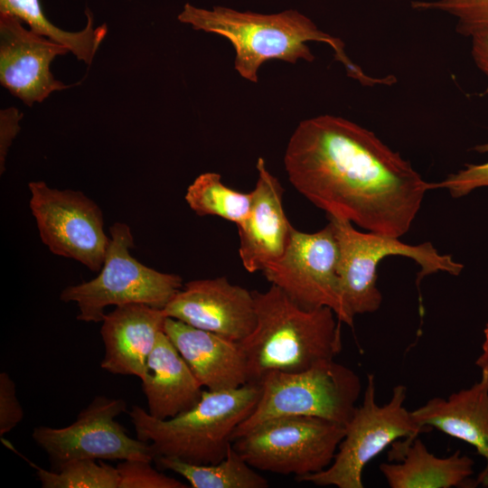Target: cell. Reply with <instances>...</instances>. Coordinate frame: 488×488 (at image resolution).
Segmentation results:
<instances>
[{
  "mask_svg": "<svg viewBox=\"0 0 488 488\" xmlns=\"http://www.w3.org/2000/svg\"><path fill=\"white\" fill-rule=\"evenodd\" d=\"M284 164L292 185L327 217L399 238L433 183L372 131L322 115L297 126Z\"/></svg>",
  "mask_w": 488,
  "mask_h": 488,
  "instance_id": "6da1fadb",
  "label": "cell"
},
{
  "mask_svg": "<svg viewBox=\"0 0 488 488\" xmlns=\"http://www.w3.org/2000/svg\"><path fill=\"white\" fill-rule=\"evenodd\" d=\"M177 19L194 30L228 39L235 50V70L242 78L254 83L258 80L260 66L269 60L290 63H296L298 60L313 61L314 56L307 42L328 44L335 59L345 67L348 76L363 85L391 83V77L373 78L363 72L347 56L345 45L339 38L320 30L310 18L297 10L265 14L221 5L204 9L187 3Z\"/></svg>",
  "mask_w": 488,
  "mask_h": 488,
  "instance_id": "7a4b0ae2",
  "label": "cell"
},
{
  "mask_svg": "<svg viewBox=\"0 0 488 488\" xmlns=\"http://www.w3.org/2000/svg\"><path fill=\"white\" fill-rule=\"evenodd\" d=\"M252 294L256 326L239 342L248 382L259 383L272 371H305L341 352L342 322L331 308H305L275 285Z\"/></svg>",
  "mask_w": 488,
  "mask_h": 488,
  "instance_id": "3957f363",
  "label": "cell"
},
{
  "mask_svg": "<svg viewBox=\"0 0 488 488\" xmlns=\"http://www.w3.org/2000/svg\"><path fill=\"white\" fill-rule=\"evenodd\" d=\"M260 394V383L248 382L231 389L202 390L193 408L171 418H155L137 405L128 415L154 459L169 456L196 465L215 464L226 456L236 428L253 412Z\"/></svg>",
  "mask_w": 488,
  "mask_h": 488,
  "instance_id": "277c9868",
  "label": "cell"
},
{
  "mask_svg": "<svg viewBox=\"0 0 488 488\" xmlns=\"http://www.w3.org/2000/svg\"><path fill=\"white\" fill-rule=\"evenodd\" d=\"M253 412L236 428L233 441L260 423L284 416H307L346 426L361 390L359 375L334 360L298 372L272 371L259 382Z\"/></svg>",
  "mask_w": 488,
  "mask_h": 488,
  "instance_id": "5b68a950",
  "label": "cell"
},
{
  "mask_svg": "<svg viewBox=\"0 0 488 488\" xmlns=\"http://www.w3.org/2000/svg\"><path fill=\"white\" fill-rule=\"evenodd\" d=\"M109 234L99 275L89 281L65 287L60 299L76 303L77 319L86 323L102 322L105 308L109 305L143 304L164 309L183 287L181 277L157 271L132 257L134 237L127 224L114 223Z\"/></svg>",
  "mask_w": 488,
  "mask_h": 488,
  "instance_id": "8992f818",
  "label": "cell"
},
{
  "mask_svg": "<svg viewBox=\"0 0 488 488\" xmlns=\"http://www.w3.org/2000/svg\"><path fill=\"white\" fill-rule=\"evenodd\" d=\"M407 387L393 388L389 401L380 406L376 401L375 376L367 375L361 406H357L345 426L332 464L324 470L297 478L298 482L318 486L362 488V472L366 465L399 439L412 441L430 428L419 427L405 407Z\"/></svg>",
  "mask_w": 488,
  "mask_h": 488,
  "instance_id": "52a82bcc",
  "label": "cell"
},
{
  "mask_svg": "<svg viewBox=\"0 0 488 488\" xmlns=\"http://www.w3.org/2000/svg\"><path fill=\"white\" fill-rule=\"evenodd\" d=\"M339 246V277L345 302L355 316L374 313L381 305L382 295L377 286V268L389 256L413 259L419 267L417 285L423 277L437 272L458 276L464 265L452 256L441 254L430 242L404 243L399 238L361 231L346 220L328 216Z\"/></svg>",
  "mask_w": 488,
  "mask_h": 488,
  "instance_id": "ba28073f",
  "label": "cell"
},
{
  "mask_svg": "<svg viewBox=\"0 0 488 488\" xmlns=\"http://www.w3.org/2000/svg\"><path fill=\"white\" fill-rule=\"evenodd\" d=\"M345 429L321 418L284 416L260 423L232 446L253 468L297 479L332 464Z\"/></svg>",
  "mask_w": 488,
  "mask_h": 488,
  "instance_id": "9c48e42d",
  "label": "cell"
},
{
  "mask_svg": "<svg viewBox=\"0 0 488 488\" xmlns=\"http://www.w3.org/2000/svg\"><path fill=\"white\" fill-rule=\"evenodd\" d=\"M339 246L331 221L322 230L306 233L294 228L284 254L261 272L307 309L331 308L337 318L353 326L339 277Z\"/></svg>",
  "mask_w": 488,
  "mask_h": 488,
  "instance_id": "30bf717a",
  "label": "cell"
},
{
  "mask_svg": "<svg viewBox=\"0 0 488 488\" xmlns=\"http://www.w3.org/2000/svg\"><path fill=\"white\" fill-rule=\"evenodd\" d=\"M28 187L42 243L54 255L99 271L110 239L99 206L81 192L51 188L42 181L31 182Z\"/></svg>",
  "mask_w": 488,
  "mask_h": 488,
  "instance_id": "8fae6325",
  "label": "cell"
},
{
  "mask_svg": "<svg viewBox=\"0 0 488 488\" xmlns=\"http://www.w3.org/2000/svg\"><path fill=\"white\" fill-rule=\"evenodd\" d=\"M126 410L124 399L97 396L72 424L39 426L32 437L56 468L77 459L154 461L149 444L129 436L116 420Z\"/></svg>",
  "mask_w": 488,
  "mask_h": 488,
  "instance_id": "7c38bea8",
  "label": "cell"
},
{
  "mask_svg": "<svg viewBox=\"0 0 488 488\" xmlns=\"http://www.w3.org/2000/svg\"><path fill=\"white\" fill-rule=\"evenodd\" d=\"M163 310L167 317L235 342L249 335L257 323L252 291L223 277L185 283Z\"/></svg>",
  "mask_w": 488,
  "mask_h": 488,
  "instance_id": "4fadbf2b",
  "label": "cell"
},
{
  "mask_svg": "<svg viewBox=\"0 0 488 488\" xmlns=\"http://www.w3.org/2000/svg\"><path fill=\"white\" fill-rule=\"evenodd\" d=\"M69 51L22 25V21L0 12V82L25 105L42 102L52 92L70 86L54 79L50 65Z\"/></svg>",
  "mask_w": 488,
  "mask_h": 488,
  "instance_id": "5bb4252c",
  "label": "cell"
},
{
  "mask_svg": "<svg viewBox=\"0 0 488 488\" xmlns=\"http://www.w3.org/2000/svg\"><path fill=\"white\" fill-rule=\"evenodd\" d=\"M258 179L251 192V204L247 218L238 226L239 255L244 268L262 271L286 251L294 227L283 207L284 189L277 177L259 157Z\"/></svg>",
  "mask_w": 488,
  "mask_h": 488,
  "instance_id": "9a60e30c",
  "label": "cell"
},
{
  "mask_svg": "<svg viewBox=\"0 0 488 488\" xmlns=\"http://www.w3.org/2000/svg\"><path fill=\"white\" fill-rule=\"evenodd\" d=\"M166 317L163 309L143 304L116 306L106 314L100 329L105 349L100 367L141 379Z\"/></svg>",
  "mask_w": 488,
  "mask_h": 488,
  "instance_id": "2e32d148",
  "label": "cell"
},
{
  "mask_svg": "<svg viewBox=\"0 0 488 488\" xmlns=\"http://www.w3.org/2000/svg\"><path fill=\"white\" fill-rule=\"evenodd\" d=\"M164 332L202 387L225 390L248 383L245 357L239 342L172 317H166Z\"/></svg>",
  "mask_w": 488,
  "mask_h": 488,
  "instance_id": "e0dca14e",
  "label": "cell"
},
{
  "mask_svg": "<svg viewBox=\"0 0 488 488\" xmlns=\"http://www.w3.org/2000/svg\"><path fill=\"white\" fill-rule=\"evenodd\" d=\"M416 423L439 431L473 446L484 458L485 466L474 486L488 487V374L468 389L452 393L448 398L436 397L414 409Z\"/></svg>",
  "mask_w": 488,
  "mask_h": 488,
  "instance_id": "ac0fdd59",
  "label": "cell"
},
{
  "mask_svg": "<svg viewBox=\"0 0 488 488\" xmlns=\"http://www.w3.org/2000/svg\"><path fill=\"white\" fill-rule=\"evenodd\" d=\"M389 462L380 471L391 488L465 487L474 474V460L459 450L447 457L430 453L423 441L399 439L390 446Z\"/></svg>",
  "mask_w": 488,
  "mask_h": 488,
  "instance_id": "d6986e66",
  "label": "cell"
},
{
  "mask_svg": "<svg viewBox=\"0 0 488 488\" xmlns=\"http://www.w3.org/2000/svg\"><path fill=\"white\" fill-rule=\"evenodd\" d=\"M140 380L147 412L158 419L171 418L191 409L200 401L203 390L164 331Z\"/></svg>",
  "mask_w": 488,
  "mask_h": 488,
  "instance_id": "ffe728a7",
  "label": "cell"
},
{
  "mask_svg": "<svg viewBox=\"0 0 488 488\" xmlns=\"http://www.w3.org/2000/svg\"><path fill=\"white\" fill-rule=\"evenodd\" d=\"M0 12L15 16L26 23L33 32L65 46L78 60L90 64L105 36L108 27L93 25L92 13L87 9V25L79 32H67L53 23L45 16L40 0H0Z\"/></svg>",
  "mask_w": 488,
  "mask_h": 488,
  "instance_id": "44dd1931",
  "label": "cell"
},
{
  "mask_svg": "<svg viewBox=\"0 0 488 488\" xmlns=\"http://www.w3.org/2000/svg\"><path fill=\"white\" fill-rule=\"evenodd\" d=\"M159 468L183 476L192 488H267L268 482L231 446L220 462L196 465L169 456L154 459Z\"/></svg>",
  "mask_w": 488,
  "mask_h": 488,
  "instance_id": "7402d4cb",
  "label": "cell"
},
{
  "mask_svg": "<svg viewBox=\"0 0 488 488\" xmlns=\"http://www.w3.org/2000/svg\"><path fill=\"white\" fill-rule=\"evenodd\" d=\"M184 198L198 216H217L237 225L247 218L251 204V192L230 188L213 172L197 176L188 186Z\"/></svg>",
  "mask_w": 488,
  "mask_h": 488,
  "instance_id": "603a6c76",
  "label": "cell"
},
{
  "mask_svg": "<svg viewBox=\"0 0 488 488\" xmlns=\"http://www.w3.org/2000/svg\"><path fill=\"white\" fill-rule=\"evenodd\" d=\"M42 488H118L117 467L95 459H77L61 465L56 471L33 464Z\"/></svg>",
  "mask_w": 488,
  "mask_h": 488,
  "instance_id": "cb8c5ba5",
  "label": "cell"
},
{
  "mask_svg": "<svg viewBox=\"0 0 488 488\" xmlns=\"http://www.w3.org/2000/svg\"><path fill=\"white\" fill-rule=\"evenodd\" d=\"M418 11H438L457 20L456 31L470 37L476 31L488 26V0H417L411 2Z\"/></svg>",
  "mask_w": 488,
  "mask_h": 488,
  "instance_id": "d4e9b609",
  "label": "cell"
},
{
  "mask_svg": "<svg viewBox=\"0 0 488 488\" xmlns=\"http://www.w3.org/2000/svg\"><path fill=\"white\" fill-rule=\"evenodd\" d=\"M152 461L123 460L116 466L119 474L118 488H186L188 485L158 472Z\"/></svg>",
  "mask_w": 488,
  "mask_h": 488,
  "instance_id": "484cf974",
  "label": "cell"
},
{
  "mask_svg": "<svg viewBox=\"0 0 488 488\" xmlns=\"http://www.w3.org/2000/svg\"><path fill=\"white\" fill-rule=\"evenodd\" d=\"M474 150L488 153V143L475 146ZM483 187L488 188V161L483 164H466L464 169L450 174L440 183H433V189H446L453 198L464 197Z\"/></svg>",
  "mask_w": 488,
  "mask_h": 488,
  "instance_id": "4316f807",
  "label": "cell"
},
{
  "mask_svg": "<svg viewBox=\"0 0 488 488\" xmlns=\"http://www.w3.org/2000/svg\"><path fill=\"white\" fill-rule=\"evenodd\" d=\"M23 410L16 397L15 384L10 375L0 373V436L13 430L23 419Z\"/></svg>",
  "mask_w": 488,
  "mask_h": 488,
  "instance_id": "83f0119b",
  "label": "cell"
},
{
  "mask_svg": "<svg viewBox=\"0 0 488 488\" xmlns=\"http://www.w3.org/2000/svg\"><path fill=\"white\" fill-rule=\"evenodd\" d=\"M20 120L18 111L13 108L1 113V136H0V165L1 174L5 171L6 154L13 139L19 131Z\"/></svg>",
  "mask_w": 488,
  "mask_h": 488,
  "instance_id": "f1b7e54d",
  "label": "cell"
},
{
  "mask_svg": "<svg viewBox=\"0 0 488 488\" xmlns=\"http://www.w3.org/2000/svg\"><path fill=\"white\" fill-rule=\"evenodd\" d=\"M470 37L474 62L488 79V26L476 31Z\"/></svg>",
  "mask_w": 488,
  "mask_h": 488,
  "instance_id": "f546056e",
  "label": "cell"
},
{
  "mask_svg": "<svg viewBox=\"0 0 488 488\" xmlns=\"http://www.w3.org/2000/svg\"><path fill=\"white\" fill-rule=\"evenodd\" d=\"M484 340L482 344V353L475 361L476 366L481 369L482 372L488 374V323L483 330Z\"/></svg>",
  "mask_w": 488,
  "mask_h": 488,
  "instance_id": "4dcf8cb0",
  "label": "cell"
}]
</instances>
